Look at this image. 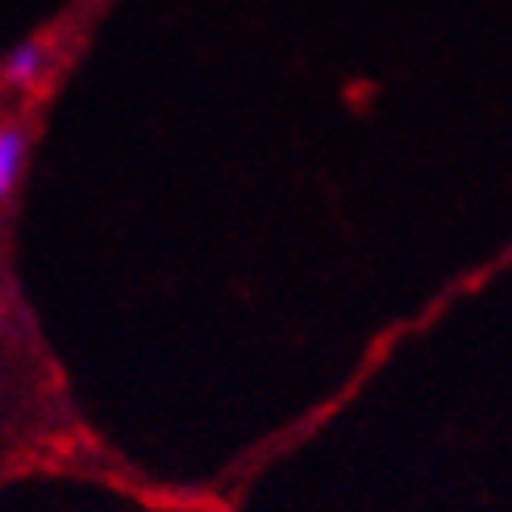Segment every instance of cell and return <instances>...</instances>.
<instances>
[{
    "label": "cell",
    "instance_id": "cell-1",
    "mask_svg": "<svg viewBox=\"0 0 512 512\" xmlns=\"http://www.w3.org/2000/svg\"><path fill=\"white\" fill-rule=\"evenodd\" d=\"M34 134L30 125L17 117H0V209L13 204V196L25 184V167H30Z\"/></svg>",
    "mask_w": 512,
    "mask_h": 512
},
{
    "label": "cell",
    "instance_id": "cell-2",
    "mask_svg": "<svg viewBox=\"0 0 512 512\" xmlns=\"http://www.w3.org/2000/svg\"><path fill=\"white\" fill-rule=\"evenodd\" d=\"M50 71H55V46L46 38H30V42H17L5 55V63H0V84L13 92H34L46 84Z\"/></svg>",
    "mask_w": 512,
    "mask_h": 512
}]
</instances>
